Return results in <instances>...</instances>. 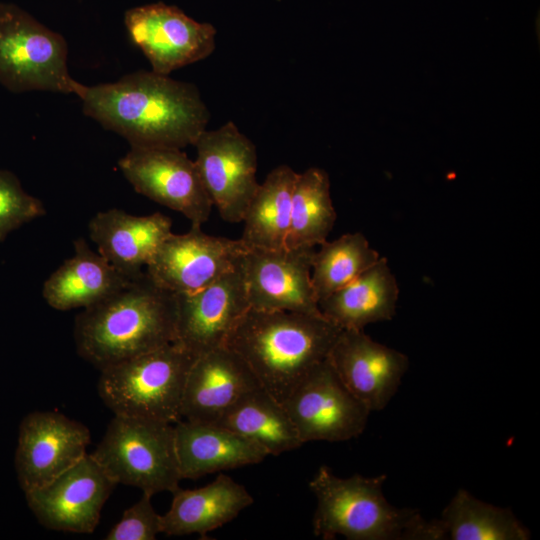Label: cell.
I'll return each mask as SVG.
<instances>
[{"label":"cell","instance_id":"6da1fadb","mask_svg":"<svg viewBox=\"0 0 540 540\" xmlns=\"http://www.w3.org/2000/svg\"><path fill=\"white\" fill-rule=\"evenodd\" d=\"M83 113L131 147L177 148L194 145L210 113L193 83L139 70L112 83L80 84Z\"/></svg>","mask_w":540,"mask_h":540},{"label":"cell","instance_id":"7a4b0ae2","mask_svg":"<svg viewBox=\"0 0 540 540\" xmlns=\"http://www.w3.org/2000/svg\"><path fill=\"white\" fill-rule=\"evenodd\" d=\"M176 299L144 271L74 323L78 355L97 369L152 351L176 337Z\"/></svg>","mask_w":540,"mask_h":540},{"label":"cell","instance_id":"3957f363","mask_svg":"<svg viewBox=\"0 0 540 540\" xmlns=\"http://www.w3.org/2000/svg\"><path fill=\"white\" fill-rule=\"evenodd\" d=\"M341 330L323 315L250 308L225 346L244 360L260 386L282 404L327 358Z\"/></svg>","mask_w":540,"mask_h":540},{"label":"cell","instance_id":"277c9868","mask_svg":"<svg viewBox=\"0 0 540 540\" xmlns=\"http://www.w3.org/2000/svg\"><path fill=\"white\" fill-rule=\"evenodd\" d=\"M387 475L348 478L336 476L322 465L309 482L316 498L313 533L324 540L338 535L349 540H443L440 519L426 520L411 508L387 501L383 484Z\"/></svg>","mask_w":540,"mask_h":540},{"label":"cell","instance_id":"5b68a950","mask_svg":"<svg viewBox=\"0 0 540 540\" xmlns=\"http://www.w3.org/2000/svg\"><path fill=\"white\" fill-rule=\"evenodd\" d=\"M196 357L169 343L100 370L98 393L114 413L176 423Z\"/></svg>","mask_w":540,"mask_h":540},{"label":"cell","instance_id":"8992f818","mask_svg":"<svg viewBox=\"0 0 540 540\" xmlns=\"http://www.w3.org/2000/svg\"><path fill=\"white\" fill-rule=\"evenodd\" d=\"M91 455L116 484L151 496L172 493L183 480L169 422L114 415Z\"/></svg>","mask_w":540,"mask_h":540},{"label":"cell","instance_id":"52a82bcc","mask_svg":"<svg viewBox=\"0 0 540 540\" xmlns=\"http://www.w3.org/2000/svg\"><path fill=\"white\" fill-rule=\"evenodd\" d=\"M64 37L14 3L0 2V85L12 93L77 94Z\"/></svg>","mask_w":540,"mask_h":540},{"label":"cell","instance_id":"ba28073f","mask_svg":"<svg viewBox=\"0 0 540 540\" xmlns=\"http://www.w3.org/2000/svg\"><path fill=\"white\" fill-rule=\"evenodd\" d=\"M193 146L194 162L213 206L226 222H242L259 187L255 145L228 121L215 130H204Z\"/></svg>","mask_w":540,"mask_h":540},{"label":"cell","instance_id":"9c48e42d","mask_svg":"<svg viewBox=\"0 0 540 540\" xmlns=\"http://www.w3.org/2000/svg\"><path fill=\"white\" fill-rule=\"evenodd\" d=\"M304 443L358 437L371 411L342 383L326 358L282 403Z\"/></svg>","mask_w":540,"mask_h":540},{"label":"cell","instance_id":"30bf717a","mask_svg":"<svg viewBox=\"0 0 540 540\" xmlns=\"http://www.w3.org/2000/svg\"><path fill=\"white\" fill-rule=\"evenodd\" d=\"M124 24L151 70L171 72L207 58L215 49L216 29L187 16L174 5L156 2L128 9Z\"/></svg>","mask_w":540,"mask_h":540},{"label":"cell","instance_id":"8fae6325","mask_svg":"<svg viewBox=\"0 0 540 540\" xmlns=\"http://www.w3.org/2000/svg\"><path fill=\"white\" fill-rule=\"evenodd\" d=\"M136 192L201 226L213 206L194 160L182 149L131 147L118 161Z\"/></svg>","mask_w":540,"mask_h":540},{"label":"cell","instance_id":"7c38bea8","mask_svg":"<svg viewBox=\"0 0 540 540\" xmlns=\"http://www.w3.org/2000/svg\"><path fill=\"white\" fill-rule=\"evenodd\" d=\"M117 484L91 454L46 485L25 492L28 507L47 529L90 534Z\"/></svg>","mask_w":540,"mask_h":540},{"label":"cell","instance_id":"4fadbf2b","mask_svg":"<svg viewBox=\"0 0 540 540\" xmlns=\"http://www.w3.org/2000/svg\"><path fill=\"white\" fill-rule=\"evenodd\" d=\"M248 250L241 239L211 236L191 225L188 232H172L165 239L145 272L171 293H190L235 269Z\"/></svg>","mask_w":540,"mask_h":540},{"label":"cell","instance_id":"5bb4252c","mask_svg":"<svg viewBox=\"0 0 540 540\" xmlns=\"http://www.w3.org/2000/svg\"><path fill=\"white\" fill-rule=\"evenodd\" d=\"M242 261L200 290L174 294L177 314L174 343L195 357L224 346L250 309Z\"/></svg>","mask_w":540,"mask_h":540},{"label":"cell","instance_id":"9a60e30c","mask_svg":"<svg viewBox=\"0 0 540 540\" xmlns=\"http://www.w3.org/2000/svg\"><path fill=\"white\" fill-rule=\"evenodd\" d=\"M90 431L53 411H34L19 425L15 469L25 492L42 487L86 454Z\"/></svg>","mask_w":540,"mask_h":540},{"label":"cell","instance_id":"2e32d148","mask_svg":"<svg viewBox=\"0 0 540 540\" xmlns=\"http://www.w3.org/2000/svg\"><path fill=\"white\" fill-rule=\"evenodd\" d=\"M315 248H251L242 265L250 308L322 315L311 282Z\"/></svg>","mask_w":540,"mask_h":540},{"label":"cell","instance_id":"e0dca14e","mask_svg":"<svg viewBox=\"0 0 540 540\" xmlns=\"http://www.w3.org/2000/svg\"><path fill=\"white\" fill-rule=\"evenodd\" d=\"M327 359L345 387L371 412L389 404L409 369L404 353L374 341L364 330H341Z\"/></svg>","mask_w":540,"mask_h":540},{"label":"cell","instance_id":"ac0fdd59","mask_svg":"<svg viewBox=\"0 0 540 540\" xmlns=\"http://www.w3.org/2000/svg\"><path fill=\"white\" fill-rule=\"evenodd\" d=\"M244 360L221 346L198 355L189 370L181 405V418L216 424L250 392L260 388Z\"/></svg>","mask_w":540,"mask_h":540},{"label":"cell","instance_id":"d6986e66","mask_svg":"<svg viewBox=\"0 0 540 540\" xmlns=\"http://www.w3.org/2000/svg\"><path fill=\"white\" fill-rule=\"evenodd\" d=\"M88 227L98 252L129 279L144 273L172 233L171 219L160 212L136 216L116 208L98 212Z\"/></svg>","mask_w":540,"mask_h":540},{"label":"cell","instance_id":"ffe728a7","mask_svg":"<svg viewBox=\"0 0 540 540\" xmlns=\"http://www.w3.org/2000/svg\"><path fill=\"white\" fill-rule=\"evenodd\" d=\"M174 429L183 479L258 464L268 456L257 443L218 424L179 420Z\"/></svg>","mask_w":540,"mask_h":540},{"label":"cell","instance_id":"44dd1931","mask_svg":"<svg viewBox=\"0 0 540 540\" xmlns=\"http://www.w3.org/2000/svg\"><path fill=\"white\" fill-rule=\"evenodd\" d=\"M172 494L169 510L161 515V533L168 536L199 534L204 537L232 521L254 502L242 484L223 473L205 486L178 487Z\"/></svg>","mask_w":540,"mask_h":540},{"label":"cell","instance_id":"7402d4cb","mask_svg":"<svg viewBox=\"0 0 540 540\" xmlns=\"http://www.w3.org/2000/svg\"><path fill=\"white\" fill-rule=\"evenodd\" d=\"M131 279L116 270L85 239L74 241V254L44 282L42 296L60 311L87 308L123 288Z\"/></svg>","mask_w":540,"mask_h":540},{"label":"cell","instance_id":"603a6c76","mask_svg":"<svg viewBox=\"0 0 540 540\" xmlns=\"http://www.w3.org/2000/svg\"><path fill=\"white\" fill-rule=\"evenodd\" d=\"M399 286L385 257L343 288L319 302L322 315L342 330H364L370 323L391 320Z\"/></svg>","mask_w":540,"mask_h":540},{"label":"cell","instance_id":"cb8c5ba5","mask_svg":"<svg viewBox=\"0 0 540 540\" xmlns=\"http://www.w3.org/2000/svg\"><path fill=\"white\" fill-rule=\"evenodd\" d=\"M297 172L288 165L275 167L259 187L244 213L240 238L249 248H286L291 198Z\"/></svg>","mask_w":540,"mask_h":540},{"label":"cell","instance_id":"d4e9b609","mask_svg":"<svg viewBox=\"0 0 540 540\" xmlns=\"http://www.w3.org/2000/svg\"><path fill=\"white\" fill-rule=\"evenodd\" d=\"M216 424L257 443L268 456L303 445L283 404L262 387L244 396Z\"/></svg>","mask_w":540,"mask_h":540},{"label":"cell","instance_id":"484cf974","mask_svg":"<svg viewBox=\"0 0 540 540\" xmlns=\"http://www.w3.org/2000/svg\"><path fill=\"white\" fill-rule=\"evenodd\" d=\"M336 217L327 172L311 167L297 173L286 248H315L321 245L333 229Z\"/></svg>","mask_w":540,"mask_h":540},{"label":"cell","instance_id":"4316f807","mask_svg":"<svg viewBox=\"0 0 540 540\" xmlns=\"http://www.w3.org/2000/svg\"><path fill=\"white\" fill-rule=\"evenodd\" d=\"M445 539L449 540H528L529 529L509 508L477 499L458 489L440 517Z\"/></svg>","mask_w":540,"mask_h":540},{"label":"cell","instance_id":"83f0119b","mask_svg":"<svg viewBox=\"0 0 540 540\" xmlns=\"http://www.w3.org/2000/svg\"><path fill=\"white\" fill-rule=\"evenodd\" d=\"M315 251L311 282L318 304L346 286L381 257L361 232L347 233L325 241Z\"/></svg>","mask_w":540,"mask_h":540},{"label":"cell","instance_id":"f1b7e54d","mask_svg":"<svg viewBox=\"0 0 540 540\" xmlns=\"http://www.w3.org/2000/svg\"><path fill=\"white\" fill-rule=\"evenodd\" d=\"M45 214L44 204L25 191L17 176L0 168V242L24 224Z\"/></svg>","mask_w":540,"mask_h":540},{"label":"cell","instance_id":"f546056e","mask_svg":"<svg viewBox=\"0 0 540 540\" xmlns=\"http://www.w3.org/2000/svg\"><path fill=\"white\" fill-rule=\"evenodd\" d=\"M152 496L142 497L126 509L119 522L107 533L106 540H154L161 533V515L151 502Z\"/></svg>","mask_w":540,"mask_h":540}]
</instances>
